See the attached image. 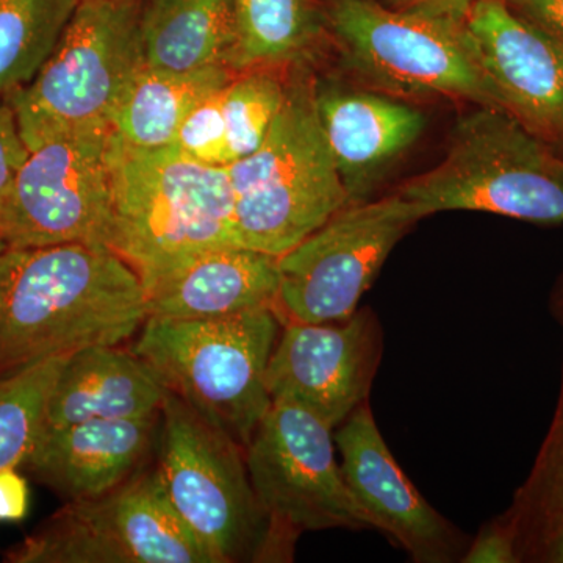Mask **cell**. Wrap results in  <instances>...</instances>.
<instances>
[{
    "instance_id": "6da1fadb",
    "label": "cell",
    "mask_w": 563,
    "mask_h": 563,
    "mask_svg": "<svg viewBox=\"0 0 563 563\" xmlns=\"http://www.w3.org/2000/svg\"><path fill=\"white\" fill-rule=\"evenodd\" d=\"M146 318L139 273L111 247H9L0 265V377L87 347L118 346Z\"/></svg>"
},
{
    "instance_id": "7a4b0ae2",
    "label": "cell",
    "mask_w": 563,
    "mask_h": 563,
    "mask_svg": "<svg viewBox=\"0 0 563 563\" xmlns=\"http://www.w3.org/2000/svg\"><path fill=\"white\" fill-rule=\"evenodd\" d=\"M110 247L141 279L221 247L240 246L228 168L176 146L135 147L110 135Z\"/></svg>"
},
{
    "instance_id": "3957f363",
    "label": "cell",
    "mask_w": 563,
    "mask_h": 563,
    "mask_svg": "<svg viewBox=\"0 0 563 563\" xmlns=\"http://www.w3.org/2000/svg\"><path fill=\"white\" fill-rule=\"evenodd\" d=\"M332 51L352 84L402 101L444 98L501 110L465 21L379 0H320Z\"/></svg>"
},
{
    "instance_id": "277c9868",
    "label": "cell",
    "mask_w": 563,
    "mask_h": 563,
    "mask_svg": "<svg viewBox=\"0 0 563 563\" xmlns=\"http://www.w3.org/2000/svg\"><path fill=\"white\" fill-rule=\"evenodd\" d=\"M314 69L288 73L287 98L250 157L229 166L240 246L280 257L347 206L314 107Z\"/></svg>"
},
{
    "instance_id": "5b68a950",
    "label": "cell",
    "mask_w": 563,
    "mask_h": 563,
    "mask_svg": "<svg viewBox=\"0 0 563 563\" xmlns=\"http://www.w3.org/2000/svg\"><path fill=\"white\" fill-rule=\"evenodd\" d=\"M282 324L274 307L213 320L147 317L131 351L246 451L272 409L265 374Z\"/></svg>"
},
{
    "instance_id": "8992f818",
    "label": "cell",
    "mask_w": 563,
    "mask_h": 563,
    "mask_svg": "<svg viewBox=\"0 0 563 563\" xmlns=\"http://www.w3.org/2000/svg\"><path fill=\"white\" fill-rule=\"evenodd\" d=\"M396 192L428 217L470 210L563 224V157L506 111L476 107L454 125L443 161Z\"/></svg>"
},
{
    "instance_id": "52a82bcc",
    "label": "cell",
    "mask_w": 563,
    "mask_h": 563,
    "mask_svg": "<svg viewBox=\"0 0 563 563\" xmlns=\"http://www.w3.org/2000/svg\"><path fill=\"white\" fill-rule=\"evenodd\" d=\"M141 0H80L43 68L7 96L29 151L46 141L110 128L143 65Z\"/></svg>"
},
{
    "instance_id": "ba28073f",
    "label": "cell",
    "mask_w": 563,
    "mask_h": 563,
    "mask_svg": "<svg viewBox=\"0 0 563 563\" xmlns=\"http://www.w3.org/2000/svg\"><path fill=\"white\" fill-rule=\"evenodd\" d=\"M157 474L174 510L214 563L265 562L269 521L244 450L166 390Z\"/></svg>"
},
{
    "instance_id": "9c48e42d",
    "label": "cell",
    "mask_w": 563,
    "mask_h": 563,
    "mask_svg": "<svg viewBox=\"0 0 563 563\" xmlns=\"http://www.w3.org/2000/svg\"><path fill=\"white\" fill-rule=\"evenodd\" d=\"M335 450L332 429L298 404L273 402L255 429L244 459L269 521L265 562L290 561L303 532L374 529L344 483Z\"/></svg>"
},
{
    "instance_id": "30bf717a",
    "label": "cell",
    "mask_w": 563,
    "mask_h": 563,
    "mask_svg": "<svg viewBox=\"0 0 563 563\" xmlns=\"http://www.w3.org/2000/svg\"><path fill=\"white\" fill-rule=\"evenodd\" d=\"M9 563H214L166 496L157 470L106 495L66 501L7 551Z\"/></svg>"
},
{
    "instance_id": "8fae6325",
    "label": "cell",
    "mask_w": 563,
    "mask_h": 563,
    "mask_svg": "<svg viewBox=\"0 0 563 563\" xmlns=\"http://www.w3.org/2000/svg\"><path fill=\"white\" fill-rule=\"evenodd\" d=\"M422 218L426 211L398 192L336 211L277 257L282 321L318 324L350 318L393 247Z\"/></svg>"
},
{
    "instance_id": "7c38bea8",
    "label": "cell",
    "mask_w": 563,
    "mask_h": 563,
    "mask_svg": "<svg viewBox=\"0 0 563 563\" xmlns=\"http://www.w3.org/2000/svg\"><path fill=\"white\" fill-rule=\"evenodd\" d=\"M110 128L57 136L27 158L0 213L9 247L111 244Z\"/></svg>"
},
{
    "instance_id": "4fadbf2b",
    "label": "cell",
    "mask_w": 563,
    "mask_h": 563,
    "mask_svg": "<svg viewBox=\"0 0 563 563\" xmlns=\"http://www.w3.org/2000/svg\"><path fill=\"white\" fill-rule=\"evenodd\" d=\"M383 352L372 310L333 322L287 321L266 368L272 401L298 404L332 431L366 402Z\"/></svg>"
},
{
    "instance_id": "5bb4252c",
    "label": "cell",
    "mask_w": 563,
    "mask_h": 563,
    "mask_svg": "<svg viewBox=\"0 0 563 563\" xmlns=\"http://www.w3.org/2000/svg\"><path fill=\"white\" fill-rule=\"evenodd\" d=\"M333 442L342 455L344 483L376 531L391 537L418 563L462 559L468 548L466 537L404 474L380 435L368 401L333 431Z\"/></svg>"
},
{
    "instance_id": "9a60e30c",
    "label": "cell",
    "mask_w": 563,
    "mask_h": 563,
    "mask_svg": "<svg viewBox=\"0 0 563 563\" xmlns=\"http://www.w3.org/2000/svg\"><path fill=\"white\" fill-rule=\"evenodd\" d=\"M465 24L501 110L563 157V47L504 0H473Z\"/></svg>"
},
{
    "instance_id": "2e32d148",
    "label": "cell",
    "mask_w": 563,
    "mask_h": 563,
    "mask_svg": "<svg viewBox=\"0 0 563 563\" xmlns=\"http://www.w3.org/2000/svg\"><path fill=\"white\" fill-rule=\"evenodd\" d=\"M314 107L347 203L369 201L426 128L424 113L402 99L317 74Z\"/></svg>"
},
{
    "instance_id": "e0dca14e",
    "label": "cell",
    "mask_w": 563,
    "mask_h": 563,
    "mask_svg": "<svg viewBox=\"0 0 563 563\" xmlns=\"http://www.w3.org/2000/svg\"><path fill=\"white\" fill-rule=\"evenodd\" d=\"M141 282L147 317L213 320L276 309L279 268L274 255L231 246L202 252Z\"/></svg>"
},
{
    "instance_id": "ac0fdd59",
    "label": "cell",
    "mask_w": 563,
    "mask_h": 563,
    "mask_svg": "<svg viewBox=\"0 0 563 563\" xmlns=\"http://www.w3.org/2000/svg\"><path fill=\"white\" fill-rule=\"evenodd\" d=\"M155 420H91L44 431L22 468L65 501L98 498L139 472Z\"/></svg>"
},
{
    "instance_id": "d6986e66",
    "label": "cell",
    "mask_w": 563,
    "mask_h": 563,
    "mask_svg": "<svg viewBox=\"0 0 563 563\" xmlns=\"http://www.w3.org/2000/svg\"><path fill=\"white\" fill-rule=\"evenodd\" d=\"M166 388L139 355L92 346L66 358L47 402L46 431L91 420L158 417Z\"/></svg>"
},
{
    "instance_id": "ffe728a7",
    "label": "cell",
    "mask_w": 563,
    "mask_h": 563,
    "mask_svg": "<svg viewBox=\"0 0 563 563\" xmlns=\"http://www.w3.org/2000/svg\"><path fill=\"white\" fill-rule=\"evenodd\" d=\"M232 73L313 68L332 51L320 0H228Z\"/></svg>"
},
{
    "instance_id": "44dd1931",
    "label": "cell",
    "mask_w": 563,
    "mask_h": 563,
    "mask_svg": "<svg viewBox=\"0 0 563 563\" xmlns=\"http://www.w3.org/2000/svg\"><path fill=\"white\" fill-rule=\"evenodd\" d=\"M140 31L143 62L152 68L173 73L228 68L232 49L228 0H141Z\"/></svg>"
},
{
    "instance_id": "7402d4cb",
    "label": "cell",
    "mask_w": 563,
    "mask_h": 563,
    "mask_svg": "<svg viewBox=\"0 0 563 563\" xmlns=\"http://www.w3.org/2000/svg\"><path fill=\"white\" fill-rule=\"evenodd\" d=\"M233 74L228 68L173 73L143 63L111 113V132L135 147L173 146L188 114Z\"/></svg>"
},
{
    "instance_id": "603a6c76",
    "label": "cell",
    "mask_w": 563,
    "mask_h": 563,
    "mask_svg": "<svg viewBox=\"0 0 563 563\" xmlns=\"http://www.w3.org/2000/svg\"><path fill=\"white\" fill-rule=\"evenodd\" d=\"M520 562L563 563V365L550 431L507 510Z\"/></svg>"
},
{
    "instance_id": "cb8c5ba5",
    "label": "cell",
    "mask_w": 563,
    "mask_h": 563,
    "mask_svg": "<svg viewBox=\"0 0 563 563\" xmlns=\"http://www.w3.org/2000/svg\"><path fill=\"white\" fill-rule=\"evenodd\" d=\"M80 0H0V96L31 84Z\"/></svg>"
},
{
    "instance_id": "d4e9b609",
    "label": "cell",
    "mask_w": 563,
    "mask_h": 563,
    "mask_svg": "<svg viewBox=\"0 0 563 563\" xmlns=\"http://www.w3.org/2000/svg\"><path fill=\"white\" fill-rule=\"evenodd\" d=\"M69 355L0 377V470L27 463L46 431L47 402Z\"/></svg>"
},
{
    "instance_id": "484cf974",
    "label": "cell",
    "mask_w": 563,
    "mask_h": 563,
    "mask_svg": "<svg viewBox=\"0 0 563 563\" xmlns=\"http://www.w3.org/2000/svg\"><path fill=\"white\" fill-rule=\"evenodd\" d=\"M288 73L244 70L233 74L221 88V117L232 165L254 154L272 131L287 98Z\"/></svg>"
},
{
    "instance_id": "4316f807",
    "label": "cell",
    "mask_w": 563,
    "mask_h": 563,
    "mask_svg": "<svg viewBox=\"0 0 563 563\" xmlns=\"http://www.w3.org/2000/svg\"><path fill=\"white\" fill-rule=\"evenodd\" d=\"M221 88L207 96L188 114L187 120L180 125L173 146L206 165L229 168L232 165V158L224 124H222Z\"/></svg>"
},
{
    "instance_id": "83f0119b",
    "label": "cell",
    "mask_w": 563,
    "mask_h": 563,
    "mask_svg": "<svg viewBox=\"0 0 563 563\" xmlns=\"http://www.w3.org/2000/svg\"><path fill=\"white\" fill-rule=\"evenodd\" d=\"M27 155L29 150L18 128L13 107L7 96H0V213Z\"/></svg>"
},
{
    "instance_id": "f1b7e54d",
    "label": "cell",
    "mask_w": 563,
    "mask_h": 563,
    "mask_svg": "<svg viewBox=\"0 0 563 563\" xmlns=\"http://www.w3.org/2000/svg\"><path fill=\"white\" fill-rule=\"evenodd\" d=\"M465 563H520L517 539L509 518L503 515L498 520L487 523L479 536L468 544L463 553Z\"/></svg>"
},
{
    "instance_id": "f546056e",
    "label": "cell",
    "mask_w": 563,
    "mask_h": 563,
    "mask_svg": "<svg viewBox=\"0 0 563 563\" xmlns=\"http://www.w3.org/2000/svg\"><path fill=\"white\" fill-rule=\"evenodd\" d=\"M518 20L563 47V0H504Z\"/></svg>"
},
{
    "instance_id": "4dcf8cb0",
    "label": "cell",
    "mask_w": 563,
    "mask_h": 563,
    "mask_svg": "<svg viewBox=\"0 0 563 563\" xmlns=\"http://www.w3.org/2000/svg\"><path fill=\"white\" fill-rule=\"evenodd\" d=\"M31 509V490L18 468L0 470V523H21Z\"/></svg>"
},
{
    "instance_id": "1f68e13d",
    "label": "cell",
    "mask_w": 563,
    "mask_h": 563,
    "mask_svg": "<svg viewBox=\"0 0 563 563\" xmlns=\"http://www.w3.org/2000/svg\"><path fill=\"white\" fill-rule=\"evenodd\" d=\"M384 3L395 10L420 11L432 16L465 21L473 0H385Z\"/></svg>"
},
{
    "instance_id": "d6a6232c",
    "label": "cell",
    "mask_w": 563,
    "mask_h": 563,
    "mask_svg": "<svg viewBox=\"0 0 563 563\" xmlns=\"http://www.w3.org/2000/svg\"><path fill=\"white\" fill-rule=\"evenodd\" d=\"M553 310L555 318H558V321L561 322L563 328V276L561 282H559L558 290L554 292Z\"/></svg>"
},
{
    "instance_id": "836d02e7",
    "label": "cell",
    "mask_w": 563,
    "mask_h": 563,
    "mask_svg": "<svg viewBox=\"0 0 563 563\" xmlns=\"http://www.w3.org/2000/svg\"><path fill=\"white\" fill-rule=\"evenodd\" d=\"M7 250H9V246H7V243L0 239V265H2L3 254H5Z\"/></svg>"
}]
</instances>
